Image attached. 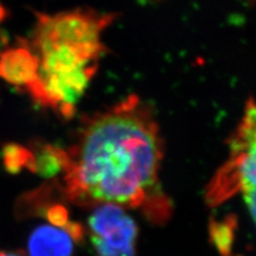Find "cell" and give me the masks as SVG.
I'll list each match as a JSON object with an SVG mask.
<instances>
[{"label":"cell","mask_w":256,"mask_h":256,"mask_svg":"<svg viewBox=\"0 0 256 256\" xmlns=\"http://www.w3.org/2000/svg\"><path fill=\"white\" fill-rule=\"evenodd\" d=\"M2 156L6 168L11 172L20 171L22 168L31 170L32 168V152L20 145L10 144L5 146Z\"/></svg>","instance_id":"ba28073f"},{"label":"cell","mask_w":256,"mask_h":256,"mask_svg":"<svg viewBox=\"0 0 256 256\" xmlns=\"http://www.w3.org/2000/svg\"><path fill=\"white\" fill-rule=\"evenodd\" d=\"M0 256H25L22 252H14V250H2Z\"/></svg>","instance_id":"9c48e42d"},{"label":"cell","mask_w":256,"mask_h":256,"mask_svg":"<svg viewBox=\"0 0 256 256\" xmlns=\"http://www.w3.org/2000/svg\"><path fill=\"white\" fill-rule=\"evenodd\" d=\"M255 106L250 98L246 106L241 122L229 139L230 158L211 179L206 200L211 206L222 204L235 196L243 194L252 220H255Z\"/></svg>","instance_id":"3957f363"},{"label":"cell","mask_w":256,"mask_h":256,"mask_svg":"<svg viewBox=\"0 0 256 256\" xmlns=\"http://www.w3.org/2000/svg\"><path fill=\"white\" fill-rule=\"evenodd\" d=\"M75 238L68 229L54 224H42L28 241V256H72Z\"/></svg>","instance_id":"8992f818"},{"label":"cell","mask_w":256,"mask_h":256,"mask_svg":"<svg viewBox=\"0 0 256 256\" xmlns=\"http://www.w3.org/2000/svg\"><path fill=\"white\" fill-rule=\"evenodd\" d=\"M6 18H8V11H6V8L2 6V2H0V24H2Z\"/></svg>","instance_id":"30bf717a"},{"label":"cell","mask_w":256,"mask_h":256,"mask_svg":"<svg viewBox=\"0 0 256 256\" xmlns=\"http://www.w3.org/2000/svg\"><path fill=\"white\" fill-rule=\"evenodd\" d=\"M38 66V57L26 42L20 40L0 52V78L14 87L28 90L36 82Z\"/></svg>","instance_id":"5b68a950"},{"label":"cell","mask_w":256,"mask_h":256,"mask_svg":"<svg viewBox=\"0 0 256 256\" xmlns=\"http://www.w3.org/2000/svg\"><path fill=\"white\" fill-rule=\"evenodd\" d=\"M88 232L98 256H134L139 230L124 208L98 204L88 218Z\"/></svg>","instance_id":"277c9868"},{"label":"cell","mask_w":256,"mask_h":256,"mask_svg":"<svg viewBox=\"0 0 256 256\" xmlns=\"http://www.w3.org/2000/svg\"><path fill=\"white\" fill-rule=\"evenodd\" d=\"M162 156L152 108L130 95L84 120L78 142L66 151L63 188L78 206L142 209L153 223H164L171 203L159 184Z\"/></svg>","instance_id":"6da1fadb"},{"label":"cell","mask_w":256,"mask_h":256,"mask_svg":"<svg viewBox=\"0 0 256 256\" xmlns=\"http://www.w3.org/2000/svg\"><path fill=\"white\" fill-rule=\"evenodd\" d=\"M36 17L28 44L40 66L36 82L26 92L36 104L70 119L104 55L102 32L115 14L76 8Z\"/></svg>","instance_id":"7a4b0ae2"},{"label":"cell","mask_w":256,"mask_h":256,"mask_svg":"<svg viewBox=\"0 0 256 256\" xmlns=\"http://www.w3.org/2000/svg\"><path fill=\"white\" fill-rule=\"evenodd\" d=\"M236 226H238V220L232 216L226 217L220 220H211L209 228L210 240L220 256H232Z\"/></svg>","instance_id":"52a82bcc"}]
</instances>
